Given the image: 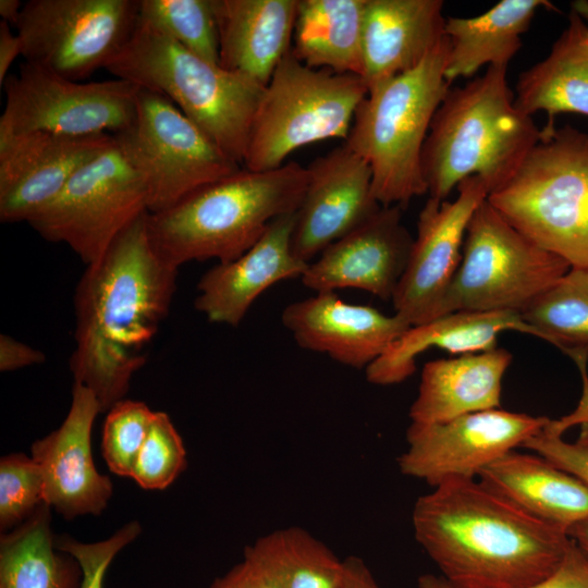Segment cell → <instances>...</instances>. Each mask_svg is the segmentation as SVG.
Returning a JSON list of instances; mask_svg holds the SVG:
<instances>
[{
    "mask_svg": "<svg viewBox=\"0 0 588 588\" xmlns=\"http://www.w3.org/2000/svg\"><path fill=\"white\" fill-rule=\"evenodd\" d=\"M147 213L132 222L98 261L86 266L74 292L70 369L74 382L95 394L101 412L126 395L176 290L179 268L155 250Z\"/></svg>",
    "mask_w": 588,
    "mask_h": 588,
    "instance_id": "6da1fadb",
    "label": "cell"
},
{
    "mask_svg": "<svg viewBox=\"0 0 588 588\" xmlns=\"http://www.w3.org/2000/svg\"><path fill=\"white\" fill-rule=\"evenodd\" d=\"M416 541L452 588H526L563 562L568 535L476 479H452L414 505Z\"/></svg>",
    "mask_w": 588,
    "mask_h": 588,
    "instance_id": "7a4b0ae2",
    "label": "cell"
},
{
    "mask_svg": "<svg viewBox=\"0 0 588 588\" xmlns=\"http://www.w3.org/2000/svg\"><path fill=\"white\" fill-rule=\"evenodd\" d=\"M307 182V167L295 161L269 171L241 168L167 209L148 212L149 240L175 268L193 260H234L275 218L296 212Z\"/></svg>",
    "mask_w": 588,
    "mask_h": 588,
    "instance_id": "3957f363",
    "label": "cell"
},
{
    "mask_svg": "<svg viewBox=\"0 0 588 588\" xmlns=\"http://www.w3.org/2000/svg\"><path fill=\"white\" fill-rule=\"evenodd\" d=\"M506 70L489 66L448 90L421 155L429 197L445 200L470 176L481 177L491 193L512 177L539 140L541 128L516 107Z\"/></svg>",
    "mask_w": 588,
    "mask_h": 588,
    "instance_id": "277c9868",
    "label": "cell"
},
{
    "mask_svg": "<svg viewBox=\"0 0 588 588\" xmlns=\"http://www.w3.org/2000/svg\"><path fill=\"white\" fill-rule=\"evenodd\" d=\"M105 69L166 96L228 157L243 164L266 86L198 57L140 19Z\"/></svg>",
    "mask_w": 588,
    "mask_h": 588,
    "instance_id": "5b68a950",
    "label": "cell"
},
{
    "mask_svg": "<svg viewBox=\"0 0 588 588\" xmlns=\"http://www.w3.org/2000/svg\"><path fill=\"white\" fill-rule=\"evenodd\" d=\"M446 36L414 69L375 83L356 109L345 145L362 157L381 206L428 193L421 155L432 119L451 84Z\"/></svg>",
    "mask_w": 588,
    "mask_h": 588,
    "instance_id": "8992f818",
    "label": "cell"
},
{
    "mask_svg": "<svg viewBox=\"0 0 588 588\" xmlns=\"http://www.w3.org/2000/svg\"><path fill=\"white\" fill-rule=\"evenodd\" d=\"M487 200L523 235L588 268V133L547 122L517 171Z\"/></svg>",
    "mask_w": 588,
    "mask_h": 588,
    "instance_id": "52a82bcc",
    "label": "cell"
},
{
    "mask_svg": "<svg viewBox=\"0 0 588 588\" xmlns=\"http://www.w3.org/2000/svg\"><path fill=\"white\" fill-rule=\"evenodd\" d=\"M367 91L360 76L309 68L289 51L265 87L244 168L273 170L301 147L330 138L345 140Z\"/></svg>",
    "mask_w": 588,
    "mask_h": 588,
    "instance_id": "ba28073f",
    "label": "cell"
},
{
    "mask_svg": "<svg viewBox=\"0 0 588 588\" xmlns=\"http://www.w3.org/2000/svg\"><path fill=\"white\" fill-rule=\"evenodd\" d=\"M569 269L567 261L523 235L486 199L468 223L461 264L439 317L462 310L522 313Z\"/></svg>",
    "mask_w": 588,
    "mask_h": 588,
    "instance_id": "9c48e42d",
    "label": "cell"
},
{
    "mask_svg": "<svg viewBox=\"0 0 588 588\" xmlns=\"http://www.w3.org/2000/svg\"><path fill=\"white\" fill-rule=\"evenodd\" d=\"M143 176L112 142L83 164L61 193L27 223L46 241L68 245L86 265L148 212Z\"/></svg>",
    "mask_w": 588,
    "mask_h": 588,
    "instance_id": "30bf717a",
    "label": "cell"
},
{
    "mask_svg": "<svg viewBox=\"0 0 588 588\" xmlns=\"http://www.w3.org/2000/svg\"><path fill=\"white\" fill-rule=\"evenodd\" d=\"M112 136L146 183L148 212L241 169L171 100L145 87L138 89L133 123Z\"/></svg>",
    "mask_w": 588,
    "mask_h": 588,
    "instance_id": "8fae6325",
    "label": "cell"
},
{
    "mask_svg": "<svg viewBox=\"0 0 588 588\" xmlns=\"http://www.w3.org/2000/svg\"><path fill=\"white\" fill-rule=\"evenodd\" d=\"M139 19V0H29L16 33L22 57L81 82L122 50Z\"/></svg>",
    "mask_w": 588,
    "mask_h": 588,
    "instance_id": "7c38bea8",
    "label": "cell"
},
{
    "mask_svg": "<svg viewBox=\"0 0 588 588\" xmlns=\"http://www.w3.org/2000/svg\"><path fill=\"white\" fill-rule=\"evenodd\" d=\"M2 86L5 105L0 135H112L133 123L139 89L122 78L75 82L26 61Z\"/></svg>",
    "mask_w": 588,
    "mask_h": 588,
    "instance_id": "4fadbf2b",
    "label": "cell"
},
{
    "mask_svg": "<svg viewBox=\"0 0 588 588\" xmlns=\"http://www.w3.org/2000/svg\"><path fill=\"white\" fill-rule=\"evenodd\" d=\"M550 419L500 408L466 414L445 422H411L400 471L432 488L452 479H476L488 465L522 448Z\"/></svg>",
    "mask_w": 588,
    "mask_h": 588,
    "instance_id": "5bb4252c",
    "label": "cell"
},
{
    "mask_svg": "<svg viewBox=\"0 0 588 588\" xmlns=\"http://www.w3.org/2000/svg\"><path fill=\"white\" fill-rule=\"evenodd\" d=\"M453 200L429 197L419 212L409 259L392 297L395 314L411 326L439 317L458 269L468 223L489 189L479 176L462 181Z\"/></svg>",
    "mask_w": 588,
    "mask_h": 588,
    "instance_id": "9a60e30c",
    "label": "cell"
},
{
    "mask_svg": "<svg viewBox=\"0 0 588 588\" xmlns=\"http://www.w3.org/2000/svg\"><path fill=\"white\" fill-rule=\"evenodd\" d=\"M307 170V186L295 212L292 248L309 264L383 206L375 197L368 163L345 144L313 160Z\"/></svg>",
    "mask_w": 588,
    "mask_h": 588,
    "instance_id": "2e32d148",
    "label": "cell"
},
{
    "mask_svg": "<svg viewBox=\"0 0 588 588\" xmlns=\"http://www.w3.org/2000/svg\"><path fill=\"white\" fill-rule=\"evenodd\" d=\"M111 142L110 134L0 135L1 222H27L61 193L83 164Z\"/></svg>",
    "mask_w": 588,
    "mask_h": 588,
    "instance_id": "e0dca14e",
    "label": "cell"
},
{
    "mask_svg": "<svg viewBox=\"0 0 588 588\" xmlns=\"http://www.w3.org/2000/svg\"><path fill=\"white\" fill-rule=\"evenodd\" d=\"M99 413L95 394L74 382L63 422L30 446L44 482V501L66 519L99 515L112 495V482L98 473L91 453V429Z\"/></svg>",
    "mask_w": 588,
    "mask_h": 588,
    "instance_id": "ac0fdd59",
    "label": "cell"
},
{
    "mask_svg": "<svg viewBox=\"0 0 588 588\" xmlns=\"http://www.w3.org/2000/svg\"><path fill=\"white\" fill-rule=\"evenodd\" d=\"M413 242L403 224L401 207L383 206L309 262L302 282L316 293L352 287L392 301Z\"/></svg>",
    "mask_w": 588,
    "mask_h": 588,
    "instance_id": "d6986e66",
    "label": "cell"
},
{
    "mask_svg": "<svg viewBox=\"0 0 588 588\" xmlns=\"http://www.w3.org/2000/svg\"><path fill=\"white\" fill-rule=\"evenodd\" d=\"M281 321L302 348L357 369H366L412 327L396 314L346 303L335 292L289 304Z\"/></svg>",
    "mask_w": 588,
    "mask_h": 588,
    "instance_id": "ffe728a7",
    "label": "cell"
},
{
    "mask_svg": "<svg viewBox=\"0 0 588 588\" xmlns=\"http://www.w3.org/2000/svg\"><path fill=\"white\" fill-rule=\"evenodd\" d=\"M294 224L295 212L275 218L242 256L205 272L197 283L196 310L212 323L236 327L267 289L302 277L308 262L293 252Z\"/></svg>",
    "mask_w": 588,
    "mask_h": 588,
    "instance_id": "44dd1931",
    "label": "cell"
},
{
    "mask_svg": "<svg viewBox=\"0 0 588 588\" xmlns=\"http://www.w3.org/2000/svg\"><path fill=\"white\" fill-rule=\"evenodd\" d=\"M506 330L544 340L543 333L517 311H454L412 326L365 369L366 378L377 385L403 382L414 373L416 358L426 350L438 347L458 356L491 351L498 347L499 334Z\"/></svg>",
    "mask_w": 588,
    "mask_h": 588,
    "instance_id": "7402d4cb",
    "label": "cell"
},
{
    "mask_svg": "<svg viewBox=\"0 0 588 588\" xmlns=\"http://www.w3.org/2000/svg\"><path fill=\"white\" fill-rule=\"evenodd\" d=\"M442 0H366L363 79L367 88L418 65L444 37Z\"/></svg>",
    "mask_w": 588,
    "mask_h": 588,
    "instance_id": "603a6c76",
    "label": "cell"
},
{
    "mask_svg": "<svg viewBox=\"0 0 588 588\" xmlns=\"http://www.w3.org/2000/svg\"><path fill=\"white\" fill-rule=\"evenodd\" d=\"M298 0H213L219 64L266 86L292 49Z\"/></svg>",
    "mask_w": 588,
    "mask_h": 588,
    "instance_id": "cb8c5ba5",
    "label": "cell"
},
{
    "mask_svg": "<svg viewBox=\"0 0 588 588\" xmlns=\"http://www.w3.org/2000/svg\"><path fill=\"white\" fill-rule=\"evenodd\" d=\"M512 354L502 347L425 364L408 416L415 424H439L500 408L502 379Z\"/></svg>",
    "mask_w": 588,
    "mask_h": 588,
    "instance_id": "d4e9b609",
    "label": "cell"
},
{
    "mask_svg": "<svg viewBox=\"0 0 588 588\" xmlns=\"http://www.w3.org/2000/svg\"><path fill=\"white\" fill-rule=\"evenodd\" d=\"M477 479L566 534L588 516V486L538 454L511 451L483 468Z\"/></svg>",
    "mask_w": 588,
    "mask_h": 588,
    "instance_id": "484cf974",
    "label": "cell"
},
{
    "mask_svg": "<svg viewBox=\"0 0 588 588\" xmlns=\"http://www.w3.org/2000/svg\"><path fill=\"white\" fill-rule=\"evenodd\" d=\"M541 8L555 9L547 0H502L478 16L446 19L448 83L471 77L482 66H507L522 47V35Z\"/></svg>",
    "mask_w": 588,
    "mask_h": 588,
    "instance_id": "4316f807",
    "label": "cell"
},
{
    "mask_svg": "<svg viewBox=\"0 0 588 588\" xmlns=\"http://www.w3.org/2000/svg\"><path fill=\"white\" fill-rule=\"evenodd\" d=\"M514 97L520 111H544L548 122L560 113L588 117V25L575 11L548 57L519 74Z\"/></svg>",
    "mask_w": 588,
    "mask_h": 588,
    "instance_id": "83f0119b",
    "label": "cell"
},
{
    "mask_svg": "<svg viewBox=\"0 0 588 588\" xmlns=\"http://www.w3.org/2000/svg\"><path fill=\"white\" fill-rule=\"evenodd\" d=\"M365 7L366 0H298L292 53L309 68L362 77Z\"/></svg>",
    "mask_w": 588,
    "mask_h": 588,
    "instance_id": "f1b7e54d",
    "label": "cell"
},
{
    "mask_svg": "<svg viewBox=\"0 0 588 588\" xmlns=\"http://www.w3.org/2000/svg\"><path fill=\"white\" fill-rule=\"evenodd\" d=\"M50 509L41 504L29 518L1 535L0 588H81L78 561L56 547Z\"/></svg>",
    "mask_w": 588,
    "mask_h": 588,
    "instance_id": "f546056e",
    "label": "cell"
},
{
    "mask_svg": "<svg viewBox=\"0 0 588 588\" xmlns=\"http://www.w3.org/2000/svg\"><path fill=\"white\" fill-rule=\"evenodd\" d=\"M244 556L254 562L271 588H339L345 572L344 560L301 527L259 537L245 548Z\"/></svg>",
    "mask_w": 588,
    "mask_h": 588,
    "instance_id": "4dcf8cb0",
    "label": "cell"
},
{
    "mask_svg": "<svg viewBox=\"0 0 588 588\" xmlns=\"http://www.w3.org/2000/svg\"><path fill=\"white\" fill-rule=\"evenodd\" d=\"M572 359L588 350V268H571L520 313Z\"/></svg>",
    "mask_w": 588,
    "mask_h": 588,
    "instance_id": "1f68e13d",
    "label": "cell"
},
{
    "mask_svg": "<svg viewBox=\"0 0 588 588\" xmlns=\"http://www.w3.org/2000/svg\"><path fill=\"white\" fill-rule=\"evenodd\" d=\"M139 19L191 52L219 64L213 0H139Z\"/></svg>",
    "mask_w": 588,
    "mask_h": 588,
    "instance_id": "d6a6232c",
    "label": "cell"
},
{
    "mask_svg": "<svg viewBox=\"0 0 588 588\" xmlns=\"http://www.w3.org/2000/svg\"><path fill=\"white\" fill-rule=\"evenodd\" d=\"M155 415L156 412L144 402L126 399L119 401L108 411L101 449L106 464L112 473L131 477Z\"/></svg>",
    "mask_w": 588,
    "mask_h": 588,
    "instance_id": "836d02e7",
    "label": "cell"
},
{
    "mask_svg": "<svg viewBox=\"0 0 588 588\" xmlns=\"http://www.w3.org/2000/svg\"><path fill=\"white\" fill-rule=\"evenodd\" d=\"M183 440L163 412H156L131 478L143 489L163 490L186 468Z\"/></svg>",
    "mask_w": 588,
    "mask_h": 588,
    "instance_id": "e575fe53",
    "label": "cell"
},
{
    "mask_svg": "<svg viewBox=\"0 0 588 588\" xmlns=\"http://www.w3.org/2000/svg\"><path fill=\"white\" fill-rule=\"evenodd\" d=\"M44 482L35 461L11 453L0 462V528L12 530L44 504Z\"/></svg>",
    "mask_w": 588,
    "mask_h": 588,
    "instance_id": "d590c367",
    "label": "cell"
},
{
    "mask_svg": "<svg viewBox=\"0 0 588 588\" xmlns=\"http://www.w3.org/2000/svg\"><path fill=\"white\" fill-rule=\"evenodd\" d=\"M138 522H131L111 537L93 542H81L68 535L56 537L58 550L74 556L83 572L81 588H103L106 572L114 556L140 534Z\"/></svg>",
    "mask_w": 588,
    "mask_h": 588,
    "instance_id": "8d00e7d4",
    "label": "cell"
},
{
    "mask_svg": "<svg viewBox=\"0 0 588 588\" xmlns=\"http://www.w3.org/2000/svg\"><path fill=\"white\" fill-rule=\"evenodd\" d=\"M565 430L561 419H550L549 424L522 448L536 452L588 486V450L564 441L562 434Z\"/></svg>",
    "mask_w": 588,
    "mask_h": 588,
    "instance_id": "74e56055",
    "label": "cell"
},
{
    "mask_svg": "<svg viewBox=\"0 0 588 588\" xmlns=\"http://www.w3.org/2000/svg\"><path fill=\"white\" fill-rule=\"evenodd\" d=\"M418 588H452L441 577L422 574ZM526 588H588V555L572 540V544L559 568L546 579Z\"/></svg>",
    "mask_w": 588,
    "mask_h": 588,
    "instance_id": "f35d334b",
    "label": "cell"
},
{
    "mask_svg": "<svg viewBox=\"0 0 588 588\" xmlns=\"http://www.w3.org/2000/svg\"><path fill=\"white\" fill-rule=\"evenodd\" d=\"M44 352L29 346L8 334L0 335V370L14 371L44 363Z\"/></svg>",
    "mask_w": 588,
    "mask_h": 588,
    "instance_id": "ab89813d",
    "label": "cell"
},
{
    "mask_svg": "<svg viewBox=\"0 0 588 588\" xmlns=\"http://www.w3.org/2000/svg\"><path fill=\"white\" fill-rule=\"evenodd\" d=\"M209 588H271L259 568L248 558L217 577Z\"/></svg>",
    "mask_w": 588,
    "mask_h": 588,
    "instance_id": "60d3db41",
    "label": "cell"
},
{
    "mask_svg": "<svg viewBox=\"0 0 588 588\" xmlns=\"http://www.w3.org/2000/svg\"><path fill=\"white\" fill-rule=\"evenodd\" d=\"M345 572L339 588H381L367 564L358 556L344 560Z\"/></svg>",
    "mask_w": 588,
    "mask_h": 588,
    "instance_id": "b9f144b4",
    "label": "cell"
},
{
    "mask_svg": "<svg viewBox=\"0 0 588 588\" xmlns=\"http://www.w3.org/2000/svg\"><path fill=\"white\" fill-rule=\"evenodd\" d=\"M22 56V41L16 34H13L10 24L0 22V85L9 75V69L13 61Z\"/></svg>",
    "mask_w": 588,
    "mask_h": 588,
    "instance_id": "7bdbcfd3",
    "label": "cell"
},
{
    "mask_svg": "<svg viewBox=\"0 0 588 588\" xmlns=\"http://www.w3.org/2000/svg\"><path fill=\"white\" fill-rule=\"evenodd\" d=\"M567 535L588 555V516L573 525Z\"/></svg>",
    "mask_w": 588,
    "mask_h": 588,
    "instance_id": "ee69618b",
    "label": "cell"
},
{
    "mask_svg": "<svg viewBox=\"0 0 588 588\" xmlns=\"http://www.w3.org/2000/svg\"><path fill=\"white\" fill-rule=\"evenodd\" d=\"M23 3L20 0H0V15L2 21L14 27L19 21Z\"/></svg>",
    "mask_w": 588,
    "mask_h": 588,
    "instance_id": "f6af8a7d",
    "label": "cell"
},
{
    "mask_svg": "<svg viewBox=\"0 0 588 588\" xmlns=\"http://www.w3.org/2000/svg\"><path fill=\"white\" fill-rule=\"evenodd\" d=\"M575 443L588 450V419L579 424V434Z\"/></svg>",
    "mask_w": 588,
    "mask_h": 588,
    "instance_id": "bcb514c9",
    "label": "cell"
},
{
    "mask_svg": "<svg viewBox=\"0 0 588 588\" xmlns=\"http://www.w3.org/2000/svg\"><path fill=\"white\" fill-rule=\"evenodd\" d=\"M572 10L575 11L584 21L588 22V1L587 0L573 1Z\"/></svg>",
    "mask_w": 588,
    "mask_h": 588,
    "instance_id": "7dc6e473",
    "label": "cell"
}]
</instances>
